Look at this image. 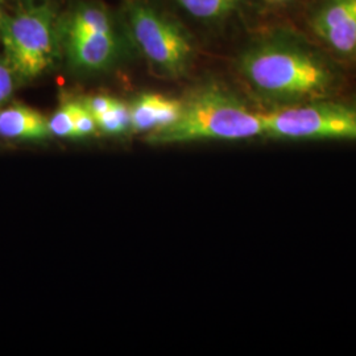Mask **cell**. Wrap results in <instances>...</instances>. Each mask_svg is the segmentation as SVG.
<instances>
[{
  "label": "cell",
  "mask_w": 356,
  "mask_h": 356,
  "mask_svg": "<svg viewBox=\"0 0 356 356\" xmlns=\"http://www.w3.org/2000/svg\"><path fill=\"white\" fill-rule=\"evenodd\" d=\"M263 136L275 140H356V107L326 98L263 113Z\"/></svg>",
  "instance_id": "cell-5"
},
{
  "label": "cell",
  "mask_w": 356,
  "mask_h": 356,
  "mask_svg": "<svg viewBox=\"0 0 356 356\" xmlns=\"http://www.w3.org/2000/svg\"><path fill=\"white\" fill-rule=\"evenodd\" d=\"M239 70L254 92L281 106L327 98L337 76L322 57L286 42H263L242 54Z\"/></svg>",
  "instance_id": "cell-1"
},
{
  "label": "cell",
  "mask_w": 356,
  "mask_h": 356,
  "mask_svg": "<svg viewBox=\"0 0 356 356\" xmlns=\"http://www.w3.org/2000/svg\"><path fill=\"white\" fill-rule=\"evenodd\" d=\"M51 135L63 139H76L74 116H73V101L65 103L64 106L51 115L48 120Z\"/></svg>",
  "instance_id": "cell-12"
},
{
  "label": "cell",
  "mask_w": 356,
  "mask_h": 356,
  "mask_svg": "<svg viewBox=\"0 0 356 356\" xmlns=\"http://www.w3.org/2000/svg\"><path fill=\"white\" fill-rule=\"evenodd\" d=\"M178 4L195 19L204 22L219 20L232 13L239 0H176Z\"/></svg>",
  "instance_id": "cell-10"
},
{
  "label": "cell",
  "mask_w": 356,
  "mask_h": 356,
  "mask_svg": "<svg viewBox=\"0 0 356 356\" xmlns=\"http://www.w3.org/2000/svg\"><path fill=\"white\" fill-rule=\"evenodd\" d=\"M115 101H116L115 98L107 97V95H94V97H89V98L83 99L82 103L85 104V107L89 110L94 118H98L99 115L106 113L114 104Z\"/></svg>",
  "instance_id": "cell-15"
},
{
  "label": "cell",
  "mask_w": 356,
  "mask_h": 356,
  "mask_svg": "<svg viewBox=\"0 0 356 356\" xmlns=\"http://www.w3.org/2000/svg\"><path fill=\"white\" fill-rule=\"evenodd\" d=\"M73 116L76 139L88 138L98 129L95 118L85 107L82 101H73Z\"/></svg>",
  "instance_id": "cell-13"
},
{
  "label": "cell",
  "mask_w": 356,
  "mask_h": 356,
  "mask_svg": "<svg viewBox=\"0 0 356 356\" xmlns=\"http://www.w3.org/2000/svg\"><path fill=\"white\" fill-rule=\"evenodd\" d=\"M0 44L3 56L17 78L28 82L47 73L56 63L60 31L49 1L20 6L15 13L0 8Z\"/></svg>",
  "instance_id": "cell-3"
},
{
  "label": "cell",
  "mask_w": 356,
  "mask_h": 356,
  "mask_svg": "<svg viewBox=\"0 0 356 356\" xmlns=\"http://www.w3.org/2000/svg\"><path fill=\"white\" fill-rule=\"evenodd\" d=\"M263 136L261 115L218 85L194 90L182 101V113L169 127L148 135L153 144L189 141H235Z\"/></svg>",
  "instance_id": "cell-2"
},
{
  "label": "cell",
  "mask_w": 356,
  "mask_h": 356,
  "mask_svg": "<svg viewBox=\"0 0 356 356\" xmlns=\"http://www.w3.org/2000/svg\"><path fill=\"white\" fill-rule=\"evenodd\" d=\"M60 41L70 66L79 73H101L122 53L111 13L98 1H78L58 22Z\"/></svg>",
  "instance_id": "cell-4"
},
{
  "label": "cell",
  "mask_w": 356,
  "mask_h": 356,
  "mask_svg": "<svg viewBox=\"0 0 356 356\" xmlns=\"http://www.w3.org/2000/svg\"><path fill=\"white\" fill-rule=\"evenodd\" d=\"M313 29L334 53L356 58V0H327L314 16Z\"/></svg>",
  "instance_id": "cell-7"
},
{
  "label": "cell",
  "mask_w": 356,
  "mask_h": 356,
  "mask_svg": "<svg viewBox=\"0 0 356 356\" xmlns=\"http://www.w3.org/2000/svg\"><path fill=\"white\" fill-rule=\"evenodd\" d=\"M16 81L17 78L11 66L6 61L4 56H0V108L11 99Z\"/></svg>",
  "instance_id": "cell-14"
},
{
  "label": "cell",
  "mask_w": 356,
  "mask_h": 356,
  "mask_svg": "<svg viewBox=\"0 0 356 356\" xmlns=\"http://www.w3.org/2000/svg\"><path fill=\"white\" fill-rule=\"evenodd\" d=\"M181 113L182 101L161 94L145 92L129 106L131 129L151 134L176 123Z\"/></svg>",
  "instance_id": "cell-8"
},
{
  "label": "cell",
  "mask_w": 356,
  "mask_h": 356,
  "mask_svg": "<svg viewBox=\"0 0 356 356\" xmlns=\"http://www.w3.org/2000/svg\"><path fill=\"white\" fill-rule=\"evenodd\" d=\"M3 7V0H0V8Z\"/></svg>",
  "instance_id": "cell-18"
},
{
  "label": "cell",
  "mask_w": 356,
  "mask_h": 356,
  "mask_svg": "<svg viewBox=\"0 0 356 356\" xmlns=\"http://www.w3.org/2000/svg\"><path fill=\"white\" fill-rule=\"evenodd\" d=\"M97 128L107 135H122L131 128V114L129 106L120 101H115L114 104L102 115L95 118Z\"/></svg>",
  "instance_id": "cell-11"
},
{
  "label": "cell",
  "mask_w": 356,
  "mask_h": 356,
  "mask_svg": "<svg viewBox=\"0 0 356 356\" xmlns=\"http://www.w3.org/2000/svg\"><path fill=\"white\" fill-rule=\"evenodd\" d=\"M4 1H10V3H15V4H17V6L20 7V6H26V4L35 3L36 0H3V3H4Z\"/></svg>",
  "instance_id": "cell-16"
},
{
  "label": "cell",
  "mask_w": 356,
  "mask_h": 356,
  "mask_svg": "<svg viewBox=\"0 0 356 356\" xmlns=\"http://www.w3.org/2000/svg\"><path fill=\"white\" fill-rule=\"evenodd\" d=\"M0 136L15 140L41 141L51 136V131L44 115L24 104H13L0 111Z\"/></svg>",
  "instance_id": "cell-9"
},
{
  "label": "cell",
  "mask_w": 356,
  "mask_h": 356,
  "mask_svg": "<svg viewBox=\"0 0 356 356\" xmlns=\"http://www.w3.org/2000/svg\"><path fill=\"white\" fill-rule=\"evenodd\" d=\"M126 26L147 61L164 76H182L193 57L185 31L144 0H129L124 8Z\"/></svg>",
  "instance_id": "cell-6"
},
{
  "label": "cell",
  "mask_w": 356,
  "mask_h": 356,
  "mask_svg": "<svg viewBox=\"0 0 356 356\" xmlns=\"http://www.w3.org/2000/svg\"><path fill=\"white\" fill-rule=\"evenodd\" d=\"M272 3H285V1H289V0H269Z\"/></svg>",
  "instance_id": "cell-17"
}]
</instances>
